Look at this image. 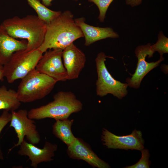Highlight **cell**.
<instances>
[{"mask_svg": "<svg viewBox=\"0 0 168 168\" xmlns=\"http://www.w3.org/2000/svg\"><path fill=\"white\" fill-rule=\"evenodd\" d=\"M73 17L70 11L66 10L46 24L44 40L39 49L43 53L48 49L63 50L76 40L84 37Z\"/></svg>", "mask_w": 168, "mask_h": 168, "instance_id": "6da1fadb", "label": "cell"}, {"mask_svg": "<svg viewBox=\"0 0 168 168\" xmlns=\"http://www.w3.org/2000/svg\"><path fill=\"white\" fill-rule=\"evenodd\" d=\"M1 25L11 37L26 40L27 51L39 48L44 41L46 24L37 16H15L5 19Z\"/></svg>", "mask_w": 168, "mask_h": 168, "instance_id": "7a4b0ae2", "label": "cell"}, {"mask_svg": "<svg viewBox=\"0 0 168 168\" xmlns=\"http://www.w3.org/2000/svg\"><path fill=\"white\" fill-rule=\"evenodd\" d=\"M83 104L73 92L60 91L53 96V100L48 104L33 108L28 112V116L32 119L50 118L57 120L68 119L73 113L81 111Z\"/></svg>", "mask_w": 168, "mask_h": 168, "instance_id": "3957f363", "label": "cell"}, {"mask_svg": "<svg viewBox=\"0 0 168 168\" xmlns=\"http://www.w3.org/2000/svg\"><path fill=\"white\" fill-rule=\"evenodd\" d=\"M57 82L35 69L21 79L16 91L18 99L23 103L42 99L50 93Z\"/></svg>", "mask_w": 168, "mask_h": 168, "instance_id": "277c9868", "label": "cell"}, {"mask_svg": "<svg viewBox=\"0 0 168 168\" xmlns=\"http://www.w3.org/2000/svg\"><path fill=\"white\" fill-rule=\"evenodd\" d=\"M43 53L39 48L27 51L23 49L13 54L9 61L3 65V72L9 83L22 79L35 69Z\"/></svg>", "mask_w": 168, "mask_h": 168, "instance_id": "5b68a950", "label": "cell"}, {"mask_svg": "<svg viewBox=\"0 0 168 168\" xmlns=\"http://www.w3.org/2000/svg\"><path fill=\"white\" fill-rule=\"evenodd\" d=\"M107 58H112L101 52L97 54L95 59L98 77L96 82V94L100 97L111 94L121 99L127 94L128 85L115 80L112 77L105 65Z\"/></svg>", "mask_w": 168, "mask_h": 168, "instance_id": "8992f818", "label": "cell"}, {"mask_svg": "<svg viewBox=\"0 0 168 168\" xmlns=\"http://www.w3.org/2000/svg\"><path fill=\"white\" fill-rule=\"evenodd\" d=\"M11 113L12 117L9 127L14 128L18 141L9 149V152L15 147L20 146L24 140L25 136L29 142L34 145L38 143L40 139L39 133L34 120L28 118L27 110L20 109L17 111H12Z\"/></svg>", "mask_w": 168, "mask_h": 168, "instance_id": "52a82bcc", "label": "cell"}, {"mask_svg": "<svg viewBox=\"0 0 168 168\" xmlns=\"http://www.w3.org/2000/svg\"><path fill=\"white\" fill-rule=\"evenodd\" d=\"M151 45L150 43H148L139 45L135 50V56L138 59L137 68L131 77L126 79L127 83L130 87L135 89L139 88L142 81L146 75L158 66L164 59L163 56H161L159 59L156 62L149 63L146 61V57L148 56V58H151L155 53L152 49Z\"/></svg>", "mask_w": 168, "mask_h": 168, "instance_id": "ba28073f", "label": "cell"}, {"mask_svg": "<svg viewBox=\"0 0 168 168\" xmlns=\"http://www.w3.org/2000/svg\"><path fill=\"white\" fill-rule=\"evenodd\" d=\"M62 51L60 49H54L45 51L37 63L35 69L57 82L66 81L67 72L62 61Z\"/></svg>", "mask_w": 168, "mask_h": 168, "instance_id": "9c48e42d", "label": "cell"}, {"mask_svg": "<svg viewBox=\"0 0 168 168\" xmlns=\"http://www.w3.org/2000/svg\"><path fill=\"white\" fill-rule=\"evenodd\" d=\"M103 144L108 149L141 151L144 148L142 132L136 129L130 134L119 136L104 128L101 136Z\"/></svg>", "mask_w": 168, "mask_h": 168, "instance_id": "30bf717a", "label": "cell"}, {"mask_svg": "<svg viewBox=\"0 0 168 168\" xmlns=\"http://www.w3.org/2000/svg\"><path fill=\"white\" fill-rule=\"evenodd\" d=\"M67 147V152L71 159L84 161L94 168L110 167L107 163L99 158L90 145L82 139L76 137L73 142Z\"/></svg>", "mask_w": 168, "mask_h": 168, "instance_id": "8fae6325", "label": "cell"}, {"mask_svg": "<svg viewBox=\"0 0 168 168\" xmlns=\"http://www.w3.org/2000/svg\"><path fill=\"white\" fill-rule=\"evenodd\" d=\"M18 153L21 156H26L31 161V166L36 168L38 165L43 162H50L57 149V145L46 141L43 148H40L35 145L24 140L20 145Z\"/></svg>", "mask_w": 168, "mask_h": 168, "instance_id": "7c38bea8", "label": "cell"}, {"mask_svg": "<svg viewBox=\"0 0 168 168\" xmlns=\"http://www.w3.org/2000/svg\"><path fill=\"white\" fill-rule=\"evenodd\" d=\"M62 58L67 72V80L77 78L86 61L84 53L72 43L63 50Z\"/></svg>", "mask_w": 168, "mask_h": 168, "instance_id": "4fadbf2b", "label": "cell"}, {"mask_svg": "<svg viewBox=\"0 0 168 168\" xmlns=\"http://www.w3.org/2000/svg\"><path fill=\"white\" fill-rule=\"evenodd\" d=\"M76 24L79 27L85 38L84 45L89 46L98 41L107 38L115 39L119 36L110 27L95 26L85 22V18L81 17L74 19Z\"/></svg>", "mask_w": 168, "mask_h": 168, "instance_id": "5bb4252c", "label": "cell"}, {"mask_svg": "<svg viewBox=\"0 0 168 168\" xmlns=\"http://www.w3.org/2000/svg\"><path fill=\"white\" fill-rule=\"evenodd\" d=\"M27 46V41L19 40L11 37L0 25V64L4 65L6 64L14 53L26 49Z\"/></svg>", "mask_w": 168, "mask_h": 168, "instance_id": "9a60e30c", "label": "cell"}, {"mask_svg": "<svg viewBox=\"0 0 168 168\" xmlns=\"http://www.w3.org/2000/svg\"><path fill=\"white\" fill-rule=\"evenodd\" d=\"M73 122V119H68L57 120L52 126L53 134L67 146L71 144L76 138L71 130Z\"/></svg>", "mask_w": 168, "mask_h": 168, "instance_id": "2e32d148", "label": "cell"}, {"mask_svg": "<svg viewBox=\"0 0 168 168\" xmlns=\"http://www.w3.org/2000/svg\"><path fill=\"white\" fill-rule=\"evenodd\" d=\"M21 104L16 91L11 89H7L4 85L0 87V110L11 112L15 111Z\"/></svg>", "mask_w": 168, "mask_h": 168, "instance_id": "e0dca14e", "label": "cell"}, {"mask_svg": "<svg viewBox=\"0 0 168 168\" xmlns=\"http://www.w3.org/2000/svg\"><path fill=\"white\" fill-rule=\"evenodd\" d=\"M28 4L36 12L37 16L46 24L49 23L61 13L60 11H54L47 7L39 0H26Z\"/></svg>", "mask_w": 168, "mask_h": 168, "instance_id": "ac0fdd59", "label": "cell"}, {"mask_svg": "<svg viewBox=\"0 0 168 168\" xmlns=\"http://www.w3.org/2000/svg\"><path fill=\"white\" fill-rule=\"evenodd\" d=\"M157 40L154 44L151 45L152 50L155 52H158L160 56H163L168 53V38L161 31L158 35Z\"/></svg>", "mask_w": 168, "mask_h": 168, "instance_id": "d6986e66", "label": "cell"}, {"mask_svg": "<svg viewBox=\"0 0 168 168\" xmlns=\"http://www.w3.org/2000/svg\"><path fill=\"white\" fill-rule=\"evenodd\" d=\"M88 0L89 2L93 3L97 6L99 12L98 19L100 22H104L108 8L114 0Z\"/></svg>", "mask_w": 168, "mask_h": 168, "instance_id": "ffe728a7", "label": "cell"}, {"mask_svg": "<svg viewBox=\"0 0 168 168\" xmlns=\"http://www.w3.org/2000/svg\"><path fill=\"white\" fill-rule=\"evenodd\" d=\"M141 157L139 161L136 164L130 166H127L126 168H150V161L149 160L150 153L149 150L143 149L140 151Z\"/></svg>", "mask_w": 168, "mask_h": 168, "instance_id": "44dd1931", "label": "cell"}, {"mask_svg": "<svg viewBox=\"0 0 168 168\" xmlns=\"http://www.w3.org/2000/svg\"><path fill=\"white\" fill-rule=\"evenodd\" d=\"M11 113L8 111L3 110V111L0 116V134L4 127L10 122L11 119ZM4 159L3 154L0 147V160Z\"/></svg>", "mask_w": 168, "mask_h": 168, "instance_id": "7402d4cb", "label": "cell"}, {"mask_svg": "<svg viewBox=\"0 0 168 168\" xmlns=\"http://www.w3.org/2000/svg\"><path fill=\"white\" fill-rule=\"evenodd\" d=\"M126 4L132 7L140 5L142 3V0H124Z\"/></svg>", "mask_w": 168, "mask_h": 168, "instance_id": "603a6c76", "label": "cell"}, {"mask_svg": "<svg viewBox=\"0 0 168 168\" xmlns=\"http://www.w3.org/2000/svg\"><path fill=\"white\" fill-rule=\"evenodd\" d=\"M53 0H42V3L46 7H49L52 5L51 2ZM77 1L78 0H74Z\"/></svg>", "mask_w": 168, "mask_h": 168, "instance_id": "cb8c5ba5", "label": "cell"}, {"mask_svg": "<svg viewBox=\"0 0 168 168\" xmlns=\"http://www.w3.org/2000/svg\"><path fill=\"white\" fill-rule=\"evenodd\" d=\"M4 77L3 66L0 64V81L3 80Z\"/></svg>", "mask_w": 168, "mask_h": 168, "instance_id": "d4e9b609", "label": "cell"}]
</instances>
